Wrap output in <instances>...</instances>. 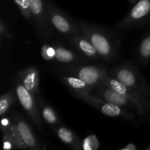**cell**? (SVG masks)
<instances>
[{
	"label": "cell",
	"instance_id": "obj_1",
	"mask_svg": "<svg viewBox=\"0 0 150 150\" xmlns=\"http://www.w3.org/2000/svg\"><path fill=\"white\" fill-rule=\"evenodd\" d=\"M81 33L89 40L102 59L112 62L119 57L120 38L109 29L83 21L78 22Z\"/></svg>",
	"mask_w": 150,
	"mask_h": 150
},
{
	"label": "cell",
	"instance_id": "obj_2",
	"mask_svg": "<svg viewBox=\"0 0 150 150\" xmlns=\"http://www.w3.org/2000/svg\"><path fill=\"white\" fill-rule=\"evenodd\" d=\"M111 76L123 84L134 89L144 96L150 95V87L140 70L131 62H125L114 66L108 72Z\"/></svg>",
	"mask_w": 150,
	"mask_h": 150
},
{
	"label": "cell",
	"instance_id": "obj_3",
	"mask_svg": "<svg viewBox=\"0 0 150 150\" xmlns=\"http://www.w3.org/2000/svg\"><path fill=\"white\" fill-rule=\"evenodd\" d=\"M61 74L68 75L80 79L95 89L102 83L103 79L108 73L103 65H82L72 64L57 69Z\"/></svg>",
	"mask_w": 150,
	"mask_h": 150
},
{
	"label": "cell",
	"instance_id": "obj_4",
	"mask_svg": "<svg viewBox=\"0 0 150 150\" xmlns=\"http://www.w3.org/2000/svg\"><path fill=\"white\" fill-rule=\"evenodd\" d=\"M46 7L50 23L55 30L64 35L68 40L81 33L78 22H75L52 2L46 1Z\"/></svg>",
	"mask_w": 150,
	"mask_h": 150
},
{
	"label": "cell",
	"instance_id": "obj_5",
	"mask_svg": "<svg viewBox=\"0 0 150 150\" xmlns=\"http://www.w3.org/2000/svg\"><path fill=\"white\" fill-rule=\"evenodd\" d=\"M79 99L82 100L89 105L95 107L97 109L103 113L104 115L110 117H119V118L124 119L129 122L136 123L137 122L136 115L131 111L127 110L126 108H122L119 105H116L114 104L110 103L103 100L100 99L95 95H92L91 93L83 94L75 96Z\"/></svg>",
	"mask_w": 150,
	"mask_h": 150
},
{
	"label": "cell",
	"instance_id": "obj_6",
	"mask_svg": "<svg viewBox=\"0 0 150 150\" xmlns=\"http://www.w3.org/2000/svg\"><path fill=\"white\" fill-rule=\"evenodd\" d=\"M14 87L16 97L21 106L23 107L37 128L40 131H42L43 120L40 112L38 98L25 88L18 78L14 80Z\"/></svg>",
	"mask_w": 150,
	"mask_h": 150
},
{
	"label": "cell",
	"instance_id": "obj_7",
	"mask_svg": "<svg viewBox=\"0 0 150 150\" xmlns=\"http://www.w3.org/2000/svg\"><path fill=\"white\" fill-rule=\"evenodd\" d=\"M101 84L105 85L120 92L130 99L136 106V113L139 115H144L147 112L149 108V102L147 98L136 92L134 89L123 84L120 81L111 76L108 73L103 78Z\"/></svg>",
	"mask_w": 150,
	"mask_h": 150
},
{
	"label": "cell",
	"instance_id": "obj_8",
	"mask_svg": "<svg viewBox=\"0 0 150 150\" xmlns=\"http://www.w3.org/2000/svg\"><path fill=\"white\" fill-rule=\"evenodd\" d=\"M29 3L32 23L38 36L43 40H48L52 35L54 28L50 23L46 2H44L43 0H29Z\"/></svg>",
	"mask_w": 150,
	"mask_h": 150
},
{
	"label": "cell",
	"instance_id": "obj_9",
	"mask_svg": "<svg viewBox=\"0 0 150 150\" xmlns=\"http://www.w3.org/2000/svg\"><path fill=\"white\" fill-rule=\"evenodd\" d=\"M150 22V0H139L135 4L128 14L119 22L117 28L128 30Z\"/></svg>",
	"mask_w": 150,
	"mask_h": 150
},
{
	"label": "cell",
	"instance_id": "obj_10",
	"mask_svg": "<svg viewBox=\"0 0 150 150\" xmlns=\"http://www.w3.org/2000/svg\"><path fill=\"white\" fill-rule=\"evenodd\" d=\"M94 91H95L94 95L100 99L110 103L119 105L126 109H130V111H135L136 112V106L133 103L120 92L103 84H100L95 88Z\"/></svg>",
	"mask_w": 150,
	"mask_h": 150
},
{
	"label": "cell",
	"instance_id": "obj_11",
	"mask_svg": "<svg viewBox=\"0 0 150 150\" xmlns=\"http://www.w3.org/2000/svg\"><path fill=\"white\" fill-rule=\"evenodd\" d=\"M12 121H13V124L17 128L21 137L22 138L24 143L27 146V148L33 150H40L43 149L42 144H41L38 138L34 134L26 120L20 114L18 113H14Z\"/></svg>",
	"mask_w": 150,
	"mask_h": 150
},
{
	"label": "cell",
	"instance_id": "obj_12",
	"mask_svg": "<svg viewBox=\"0 0 150 150\" xmlns=\"http://www.w3.org/2000/svg\"><path fill=\"white\" fill-rule=\"evenodd\" d=\"M18 78L26 89L37 98H40L39 88L40 75L38 69L34 66H29L21 70L17 75Z\"/></svg>",
	"mask_w": 150,
	"mask_h": 150
},
{
	"label": "cell",
	"instance_id": "obj_13",
	"mask_svg": "<svg viewBox=\"0 0 150 150\" xmlns=\"http://www.w3.org/2000/svg\"><path fill=\"white\" fill-rule=\"evenodd\" d=\"M69 41L80 54L86 58L93 60L102 59L98 50L92 45L89 40L82 33L75 35Z\"/></svg>",
	"mask_w": 150,
	"mask_h": 150
},
{
	"label": "cell",
	"instance_id": "obj_14",
	"mask_svg": "<svg viewBox=\"0 0 150 150\" xmlns=\"http://www.w3.org/2000/svg\"><path fill=\"white\" fill-rule=\"evenodd\" d=\"M55 48V59L63 64H86V59L81 54L68 49L62 44L57 43L54 45Z\"/></svg>",
	"mask_w": 150,
	"mask_h": 150
},
{
	"label": "cell",
	"instance_id": "obj_15",
	"mask_svg": "<svg viewBox=\"0 0 150 150\" xmlns=\"http://www.w3.org/2000/svg\"><path fill=\"white\" fill-rule=\"evenodd\" d=\"M60 81L63 83V84L66 86L68 89H70L75 96L79 95H83V94L91 93L93 91L94 88L88 84L83 81L81 80L80 79L68 75L61 74L59 76Z\"/></svg>",
	"mask_w": 150,
	"mask_h": 150
},
{
	"label": "cell",
	"instance_id": "obj_16",
	"mask_svg": "<svg viewBox=\"0 0 150 150\" xmlns=\"http://www.w3.org/2000/svg\"><path fill=\"white\" fill-rule=\"evenodd\" d=\"M57 137L69 148L75 150L82 149V142L76 133L64 126H58L55 128Z\"/></svg>",
	"mask_w": 150,
	"mask_h": 150
},
{
	"label": "cell",
	"instance_id": "obj_17",
	"mask_svg": "<svg viewBox=\"0 0 150 150\" xmlns=\"http://www.w3.org/2000/svg\"><path fill=\"white\" fill-rule=\"evenodd\" d=\"M38 101L40 112L42 120L45 122L48 123L49 125L54 127V128H57L59 125L60 121L56 111H54V109L51 105H48L45 101H44L41 98V97L38 98Z\"/></svg>",
	"mask_w": 150,
	"mask_h": 150
},
{
	"label": "cell",
	"instance_id": "obj_18",
	"mask_svg": "<svg viewBox=\"0 0 150 150\" xmlns=\"http://www.w3.org/2000/svg\"><path fill=\"white\" fill-rule=\"evenodd\" d=\"M136 54L139 62L144 65H146L150 59V31L141 40Z\"/></svg>",
	"mask_w": 150,
	"mask_h": 150
},
{
	"label": "cell",
	"instance_id": "obj_19",
	"mask_svg": "<svg viewBox=\"0 0 150 150\" xmlns=\"http://www.w3.org/2000/svg\"><path fill=\"white\" fill-rule=\"evenodd\" d=\"M16 95V92L13 91H8L0 97V115L1 117H4L13 106Z\"/></svg>",
	"mask_w": 150,
	"mask_h": 150
},
{
	"label": "cell",
	"instance_id": "obj_20",
	"mask_svg": "<svg viewBox=\"0 0 150 150\" xmlns=\"http://www.w3.org/2000/svg\"><path fill=\"white\" fill-rule=\"evenodd\" d=\"M15 3L20 10L26 20L32 23V16H31V9L29 0H14Z\"/></svg>",
	"mask_w": 150,
	"mask_h": 150
},
{
	"label": "cell",
	"instance_id": "obj_21",
	"mask_svg": "<svg viewBox=\"0 0 150 150\" xmlns=\"http://www.w3.org/2000/svg\"><path fill=\"white\" fill-rule=\"evenodd\" d=\"M100 146V143L98 139L95 135H90L88 137L85 138L82 142V149L84 150H93L98 149Z\"/></svg>",
	"mask_w": 150,
	"mask_h": 150
},
{
	"label": "cell",
	"instance_id": "obj_22",
	"mask_svg": "<svg viewBox=\"0 0 150 150\" xmlns=\"http://www.w3.org/2000/svg\"><path fill=\"white\" fill-rule=\"evenodd\" d=\"M40 54L42 58L46 61H50L55 59V48L54 46L44 44L40 50Z\"/></svg>",
	"mask_w": 150,
	"mask_h": 150
},
{
	"label": "cell",
	"instance_id": "obj_23",
	"mask_svg": "<svg viewBox=\"0 0 150 150\" xmlns=\"http://www.w3.org/2000/svg\"><path fill=\"white\" fill-rule=\"evenodd\" d=\"M10 133H11L13 139H14L15 143H16V149H26V148H27V146H26V144L24 143V142L23 141L22 138L21 137L17 128H16V126H15L13 124V125H12L11 129H10Z\"/></svg>",
	"mask_w": 150,
	"mask_h": 150
},
{
	"label": "cell",
	"instance_id": "obj_24",
	"mask_svg": "<svg viewBox=\"0 0 150 150\" xmlns=\"http://www.w3.org/2000/svg\"><path fill=\"white\" fill-rule=\"evenodd\" d=\"M2 144L3 149L5 150H10L16 149V143H15L14 139L11 133H9L2 134Z\"/></svg>",
	"mask_w": 150,
	"mask_h": 150
},
{
	"label": "cell",
	"instance_id": "obj_25",
	"mask_svg": "<svg viewBox=\"0 0 150 150\" xmlns=\"http://www.w3.org/2000/svg\"><path fill=\"white\" fill-rule=\"evenodd\" d=\"M12 125H13V121L10 120V118L7 117H2L1 120V127H0V130H1V133L4 134V133H9L10 131Z\"/></svg>",
	"mask_w": 150,
	"mask_h": 150
},
{
	"label": "cell",
	"instance_id": "obj_26",
	"mask_svg": "<svg viewBox=\"0 0 150 150\" xmlns=\"http://www.w3.org/2000/svg\"><path fill=\"white\" fill-rule=\"evenodd\" d=\"M0 35H1V40L3 39H12L13 35L8 30L6 23H4L2 20L0 21Z\"/></svg>",
	"mask_w": 150,
	"mask_h": 150
},
{
	"label": "cell",
	"instance_id": "obj_27",
	"mask_svg": "<svg viewBox=\"0 0 150 150\" xmlns=\"http://www.w3.org/2000/svg\"><path fill=\"white\" fill-rule=\"evenodd\" d=\"M119 150H137V146L135 144H133L130 143L126 145L124 147L120 148V149H119Z\"/></svg>",
	"mask_w": 150,
	"mask_h": 150
},
{
	"label": "cell",
	"instance_id": "obj_28",
	"mask_svg": "<svg viewBox=\"0 0 150 150\" xmlns=\"http://www.w3.org/2000/svg\"><path fill=\"white\" fill-rule=\"evenodd\" d=\"M136 1H137V0H129V1H130V4H134Z\"/></svg>",
	"mask_w": 150,
	"mask_h": 150
},
{
	"label": "cell",
	"instance_id": "obj_29",
	"mask_svg": "<svg viewBox=\"0 0 150 150\" xmlns=\"http://www.w3.org/2000/svg\"><path fill=\"white\" fill-rule=\"evenodd\" d=\"M146 150H150V145H149V146H148V147L147 148H146Z\"/></svg>",
	"mask_w": 150,
	"mask_h": 150
},
{
	"label": "cell",
	"instance_id": "obj_30",
	"mask_svg": "<svg viewBox=\"0 0 150 150\" xmlns=\"http://www.w3.org/2000/svg\"><path fill=\"white\" fill-rule=\"evenodd\" d=\"M149 122H150V118H149Z\"/></svg>",
	"mask_w": 150,
	"mask_h": 150
}]
</instances>
